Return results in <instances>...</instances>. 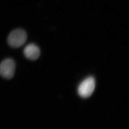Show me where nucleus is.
Returning <instances> with one entry per match:
<instances>
[{"instance_id":"obj_1","label":"nucleus","mask_w":129,"mask_h":129,"mask_svg":"<svg viewBox=\"0 0 129 129\" xmlns=\"http://www.w3.org/2000/svg\"><path fill=\"white\" fill-rule=\"evenodd\" d=\"M27 34L22 29H16L13 31L9 35L8 42L10 46L13 48H18L26 42Z\"/></svg>"},{"instance_id":"obj_2","label":"nucleus","mask_w":129,"mask_h":129,"mask_svg":"<svg viewBox=\"0 0 129 129\" xmlns=\"http://www.w3.org/2000/svg\"><path fill=\"white\" fill-rule=\"evenodd\" d=\"M95 87V81L92 77H89L84 79L78 87V92L83 98L89 97L94 92Z\"/></svg>"},{"instance_id":"obj_3","label":"nucleus","mask_w":129,"mask_h":129,"mask_svg":"<svg viewBox=\"0 0 129 129\" xmlns=\"http://www.w3.org/2000/svg\"><path fill=\"white\" fill-rule=\"evenodd\" d=\"M16 64L14 60L6 59L0 64V75L6 79H11L14 77Z\"/></svg>"},{"instance_id":"obj_4","label":"nucleus","mask_w":129,"mask_h":129,"mask_svg":"<svg viewBox=\"0 0 129 129\" xmlns=\"http://www.w3.org/2000/svg\"><path fill=\"white\" fill-rule=\"evenodd\" d=\"M23 53L27 58L32 60H35L39 58L40 55L39 48L35 44H30L25 48Z\"/></svg>"}]
</instances>
